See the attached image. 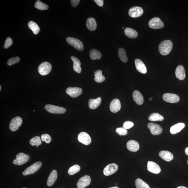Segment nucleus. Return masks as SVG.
<instances>
[{
  "label": "nucleus",
  "mask_w": 188,
  "mask_h": 188,
  "mask_svg": "<svg viewBox=\"0 0 188 188\" xmlns=\"http://www.w3.org/2000/svg\"><path fill=\"white\" fill-rule=\"evenodd\" d=\"M152 98H153V97H151V98H150V99H149V101H152Z\"/></svg>",
  "instance_id": "48"
},
{
  "label": "nucleus",
  "mask_w": 188,
  "mask_h": 188,
  "mask_svg": "<svg viewBox=\"0 0 188 188\" xmlns=\"http://www.w3.org/2000/svg\"><path fill=\"white\" fill-rule=\"evenodd\" d=\"M41 139L42 141H44L46 143H49L52 140V138L49 134H44L41 136Z\"/></svg>",
  "instance_id": "39"
},
{
  "label": "nucleus",
  "mask_w": 188,
  "mask_h": 188,
  "mask_svg": "<svg viewBox=\"0 0 188 188\" xmlns=\"http://www.w3.org/2000/svg\"><path fill=\"white\" fill-rule=\"evenodd\" d=\"M116 131L120 136H125L128 134L127 130L122 127L117 128Z\"/></svg>",
  "instance_id": "40"
},
{
  "label": "nucleus",
  "mask_w": 188,
  "mask_h": 188,
  "mask_svg": "<svg viewBox=\"0 0 188 188\" xmlns=\"http://www.w3.org/2000/svg\"><path fill=\"white\" fill-rule=\"evenodd\" d=\"M70 2L72 6L73 7H76L78 5L80 1L79 0H71Z\"/></svg>",
  "instance_id": "43"
},
{
  "label": "nucleus",
  "mask_w": 188,
  "mask_h": 188,
  "mask_svg": "<svg viewBox=\"0 0 188 188\" xmlns=\"http://www.w3.org/2000/svg\"><path fill=\"white\" fill-rule=\"evenodd\" d=\"M1 86H0V90L1 91Z\"/></svg>",
  "instance_id": "49"
},
{
  "label": "nucleus",
  "mask_w": 188,
  "mask_h": 188,
  "mask_svg": "<svg viewBox=\"0 0 188 188\" xmlns=\"http://www.w3.org/2000/svg\"><path fill=\"white\" fill-rule=\"evenodd\" d=\"M173 47V43L169 40L163 41L159 44V50L163 56H166L171 52Z\"/></svg>",
  "instance_id": "1"
},
{
  "label": "nucleus",
  "mask_w": 188,
  "mask_h": 188,
  "mask_svg": "<svg viewBox=\"0 0 188 188\" xmlns=\"http://www.w3.org/2000/svg\"><path fill=\"white\" fill-rule=\"evenodd\" d=\"M108 188H119V187L117 186H115V187H109Z\"/></svg>",
  "instance_id": "47"
},
{
  "label": "nucleus",
  "mask_w": 188,
  "mask_h": 188,
  "mask_svg": "<svg viewBox=\"0 0 188 188\" xmlns=\"http://www.w3.org/2000/svg\"><path fill=\"white\" fill-rule=\"evenodd\" d=\"M135 185L137 188H150L146 183L140 178L137 179Z\"/></svg>",
  "instance_id": "35"
},
{
  "label": "nucleus",
  "mask_w": 188,
  "mask_h": 188,
  "mask_svg": "<svg viewBox=\"0 0 188 188\" xmlns=\"http://www.w3.org/2000/svg\"><path fill=\"white\" fill-rule=\"evenodd\" d=\"M91 182V178L89 176L85 175L79 180L77 183V188H85L88 186Z\"/></svg>",
  "instance_id": "12"
},
{
  "label": "nucleus",
  "mask_w": 188,
  "mask_h": 188,
  "mask_svg": "<svg viewBox=\"0 0 188 188\" xmlns=\"http://www.w3.org/2000/svg\"><path fill=\"white\" fill-rule=\"evenodd\" d=\"M66 92L70 96L75 98L80 96L82 93V90L79 88L69 87L66 90Z\"/></svg>",
  "instance_id": "10"
},
{
  "label": "nucleus",
  "mask_w": 188,
  "mask_h": 188,
  "mask_svg": "<svg viewBox=\"0 0 188 188\" xmlns=\"http://www.w3.org/2000/svg\"><path fill=\"white\" fill-rule=\"evenodd\" d=\"M66 41L70 45L74 47L76 49L82 51L84 49L82 42L78 39L75 38L68 37L66 39Z\"/></svg>",
  "instance_id": "4"
},
{
  "label": "nucleus",
  "mask_w": 188,
  "mask_h": 188,
  "mask_svg": "<svg viewBox=\"0 0 188 188\" xmlns=\"http://www.w3.org/2000/svg\"><path fill=\"white\" fill-rule=\"evenodd\" d=\"M30 144L33 146H39L42 144L40 137L39 136H36L33 138L30 141Z\"/></svg>",
  "instance_id": "37"
},
{
  "label": "nucleus",
  "mask_w": 188,
  "mask_h": 188,
  "mask_svg": "<svg viewBox=\"0 0 188 188\" xmlns=\"http://www.w3.org/2000/svg\"><path fill=\"white\" fill-rule=\"evenodd\" d=\"M147 169L148 171L155 174L160 173L161 171L160 166L156 163L151 161H148Z\"/></svg>",
  "instance_id": "16"
},
{
  "label": "nucleus",
  "mask_w": 188,
  "mask_h": 188,
  "mask_svg": "<svg viewBox=\"0 0 188 188\" xmlns=\"http://www.w3.org/2000/svg\"><path fill=\"white\" fill-rule=\"evenodd\" d=\"M159 155L161 159L167 162H170L173 160L174 156L171 152L167 150H162L159 152Z\"/></svg>",
  "instance_id": "20"
},
{
  "label": "nucleus",
  "mask_w": 188,
  "mask_h": 188,
  "mask_svg": "<svg viewBox=\"0 0 188 188\" xmlns=\"http://www.w3.org/2000/svg\"><path fill=\"white\" fill-rule=\"evenodd\" d=\"M121 104L119 99H115L112 100L110 105V111L113 113H116L120 110Z\"/></svg>",
  "instance_id": "17"
},
{
  "label": "nucleus",
  "mask_w": 188,
  "mask_h": 188,
  "mask_svg": "<svg viewBox=\"0 0 188 188\" xmlns=\"http://www.w3.org/2000/svg\"><path fill=\"white\" fill-rule=\"evenodd\" d=\"M185 153L186 155L188 156V147L186 148L185 150Z\"/></svg>",
  "instance_id": "45"
},
{
  "label": "nucleus",
  "mask_w": 188,
  "mask_h": 188,
  "mask_svg": "<svg viewBox=\"0 0 188 188\" xmlns=\"http://www.w3.org/2000/svg\"><path fill=\"white\" fill-rule=\"evenodd\" d=\"M23 123V120L20 117L17 116L13 119L10 124L9 128L13 131H16L19 129Z\"/></svg>",
  "instance_id": "7"
},
{
  "label": "nucleus",
  "mask_w": 188,
  "mask_h": 188,
  "mask_svg": "<svg viewBox=\"0 0 188 188\" xmlns=\"http://www.w3.org/2000/svg\"><path fill=\"white\" fill-rule=\"evenodd\" d=\"M81 167L79 165H75L69 168L68 174L70 175H73L80 171Z\"/></svg>",
  "instance_id": "36"
},
{
  "label": "nucleus",
  "mask_w": 188,
  "mask_h": 188,
  "mask_svg": "<svg viewBox=\"0 0 188 188\" xmlns=\"http://www.w3.org/2000/svg\"><path fill=\"white\" fill-rule=\"evenodd\" d=\"M72 60L73 62V69L75 72L80 73L81 72V63L80 60L76 57L74 56L71 57Z\"/></svg>",
  "instance_id": "26"
},
{
  "label": "nucleus",
  "mask_w": 188,
  "mask_h": 188,
  "mask_svg": "<svg viewBox=\"0 0 188 188\" xmlns=\"http://www.w3.org/2000/svg\"><path fill=\"white\" fill-rule=\"evenodd\" d=\"M135 64L137 70L139 72L143 74L147 72V68L143 62L139 59H136L135 60Z\"/></svg>",
  "instance_id": "18"
},
{
  "label": "nucleus",
  "mask_w": 188,
  "mask_h": 188,
  "mask_svg": "<svg viewBox=\"0 0 188 188\" xmlns=\"http://www.w3.org/2000/svg\"><path fill=\"white\" fill-rule=\"evenodd\" d=\"M133 98L138 105H141L143 103V97L142 94L137 90H135L133 93Z\"/></svg>",
  "instance_id": "22"
},
{
  "label": "nucleus",
  "mask_w": 188,
  "mask_h": 188,
  "mask_svg": "<svg viewBox=\"0 0 188 188\" xmlns=\"http://www.w3.org/2000/svg\"><path fill=\"white\" fill-rule=\"evenodd\" d=\"M164 117L158 113H153L150 115L149 119L151 121H162L163 120Z\"/></svg>",
  "instance_id": "33"
},
{
  "label": "nucleus",
  "mask_w": 188,
  "mask_h": 188,
  "mask_svg": "<svg viewBox=\"0 0 188 188\" xmlns=\"http://www.w3.org/2000/svg\"><path fill=\"white\" fill-rule=\"evenodd\" d=\"M149 25L150 28L153 29H158L163 28L164 24L160 18L156 17L150 20Z\"/></svg>",
  "instance_id": "8"
},
{
  "label": "nucleus",
  "mask_w": 188,
  "mask_h": 188,
  "mask_svg": "<svg viewBox=\"0 0 188 188\" xmlns=\"http://www.w3.org/2000/svg\"><path fill=\"white\" fill-rule=\"evenodd\" d=\"M127 149L132 152L137 151L139 149V145L137 141L134 140H130L127 144Z\"/></svg>",
  "instance_id": "19"
},
{
  "label": "nucleus",
  "mask_w": 188,
  "mask_h": 188,
  "mask_svg": "<svg viewBox=\"0 0 188 188\" xmlns=\"http://www.w3.org/2000/svg\"><path fill=\"white\" fill-rule=\"evenodd\" d=\"M78 140L79 142L86 145H89L91 143V139L90 136L85 132H82L79 134Z\"/></svg>",
  "instance_id": "15"
},
{
  "label": "nucleus",
  "mask_w": 188,
  "mask_h": 188,
  "mask_svg": "<svg viewBox=\"0 0 188 188\" xmlns=\"http://www.w3.org/2000/svg\"><path fill=\"white\" fill-rule=\"evenodd\" d=\"M94 2L99 6L102 7L103 5V0H94Z\"/></svg>",
  "instance_id": "44"
},
{
  "label": "nucleus",
  "mask_w": 188,
  "mask_h": 188,
  "mask_svg": "<svg viewBox=\"0 0 188 188\" xmlns=\"http://www.w3.org/2000/svg\"><path fill=\"white\" fill-rule=\"evenodd\" d=\"M143 11L142 8L138 6H134L130 8L129 14L130 17L136 18L140 17L143 14Z\"/></svg>",
  "instance_id": "14"
},
{
  "label": "nucleus",
  "mask_w": 188,
  "mask_h": 188,
  "mask_svg": "<svg viewBox=\"0 0 188 188\" xmlns=\"http://www.w3.org/2000/svg\"><path fill=\"white\" fill-rule=\"evenodd\" d=\"M163 100L167 102L175 103L180 101V97L175 94L170 93L165 94L163 96Z\"/></svg>",
  "instance_id": "9"
},
{
  "label": "nucleus",
  "mask_w": 188,
  "mask_h": 188,
  "mask_svg": "<svg viewBox=\"0 0 188 188\" xmlns=\"http://www.w3.org/2000/svg\"><path fill=\"white\" fill-rule=\"evenodd\" d=\"M185 125L183 123H179L172 126L170 129V132L172 134H176L180 132L183 128Z\"/></svg>",
  "instance_id": "24"
},
{
  "label": "nucleus",
  "mask_w": 188,
  "mask_h": 188,
  "mask_svg": "<svg viewBox=\"0 0 188 188\" xmlns=\"http://www.w3.org/2000/svg\"><path fill=\"white\" fill-rule=\"evenodd\" d=\"M57 170H54L51 172L47 181V185L51 186L54 184L57 180Z\"/></svg>",
  "instance_id": "25"
},
{
  "label": "nucleus",
  "mask_w": 188,
  "mask_h": 188,
  "mask_svg": "<svg viewBox=\"0 0 188 188\" xmlns=\"http://www.w3.org/2000/svg\"><path fill=\"white\" fill-rule=\"evenodd\" d=\"M134 126V123L131 121H127L123 123V128L126 129H130Z\"/></svg>",
  "instance_id": "42"
},
{
  "label": "nucleus",
  "mask_w": 188,
  "mask_h": 188,
  "mask_svg": "<svg viewBox=\"0 0 188 188\" xmlns=\"http://www.w3.org/2000/svg\"><path fill=\"white\" fill-rule=\"evenodd\" d=\"M86 26L88 29L91 31L96 30L97 28V24L95 20L92 17L88 18L86 22Z\"/></svg>",
  "instance_id": "27"
},
{
  "label": "nucleus",
  "mask_w": 188,
  "mask_h": 188,
  "mask_svg": "<svg viewBox=\"0 0 188 188\" xmlns=\"http://www.w3.org/2000/svg\"><path fill=\"white\" fill-rule=\"evenodd\" d=\"M45 109L47 111L52 114H63L66 112L65 108L54 105L48 104L45 106Z\"/></svg>",
  "instance_id": "3"
},
{
  "label": "nucleus",
  "mask_w": 188,
  "mask_h": 188,
  "mask_svg": "<svg viewBox=\"0 0 188 188\" xmlns=\"http://www.w3.org/2000/svg\"><path fill=\"white\" fill-rule=\"evenodd\" d=\"M28 26L35 35L38 34L40 30V28L38 25L34 21H30L29 22Z\"/></svg>",
  "instance_id": "29"
},
{
  "label": "nucleus",
  "mask_w": 188,
  "mask_h": 188,
  "mask_svg": "<svg viewBox=\"0 0 188 188\" xmlns=\"http://www.w3.org/2000/svg\"><path fill=\"white\" fill-rule=\"evenodd\" d=\"M148 127L150 130V132L154 135H158L162 133L163 129L160 125L153 123L148 124Z\"/></svg>",
  "instance_id": "11"
},
{
  "label": "nucleus",
  "mask_w": 188,
  "mask_h": 188,
  "mask_svg": "<svg viewBox=\"0 0 188 188\" xmlns=\"http://www.w3.org/2000/svg\"><path fill=\"white\" fill-rule=\"evenodd\" d=\"M118 169V165L116 164H110L105 168L103 172L105 176H109L115 173Z\"/></svg>",
  "instance_id": "13"
},
{
  "label": "nucleus",
  "mask_w": 188,
  "mask_h": 188,
  "mask_svg": "<svg viewBox=\"0 0 188 188\" xmlns=\"http://www.w3.org/2000/svg\"><path fill=\"white\" fill-rule=\"evenodd\" d=\"M177 188H187L185 186H179L177 187Z\"/></svg>",
  "instance_id": "46"
},
{
  "label": "nucleus",
  "mask_w": 188,
  "mask_h": 188,
  "mask_svg": "<svg viewBox=\"0 0 188 188\" xmlns=\"http://www.w3.org/2000/svg\"><path fill=\"white\" fill-rule=\"evenodd\" d=\"M94 80L97 83H102L105 80V77L102 75V72L100 70H97L94 72Z\"/></svg>",
  "instance_id": "30"
},
{
  "label": "nucleus",
  "mask_w": 188,
  "mask_h": 188,
  "mask_svg": "<svg viewBox=\"0 0 188 188\" xmlns=\"http://www.w3.org/2000/svg\"><path fill=\"white\" fill-rule=\"evenodd\" d=\"M42 166V163L41 162H37L28 167L24 171L22 174L24 176L34 174Z\"/></svg>",
  "instance_id": "5"
},
{
  "label": "nucleus",
  "mask_w": 188,
  "mask_h": 188,
  "mask_svg": "<svg viewBox=\"0 0 188 188\" xmlns=\"http://www.w3.org/2000/svg\"><path fill=\"white\" fill-rule=\"evenodd\" d=\"M176 76L179 80H183L185 78L186 75L184 67L182 65H179L177 67L176 72Z\"/></svg>",
  "instance_id": "21"
},
{
  "label": "nucleus",
  "mask_w": 188,
  "mask_h": 188,
  "mask_svg": "<svg viewBox=\"0 0 188 188\" xmlns=\"http://www.w3.org/2000/svg\"><path fill=\"white\" fill-rule=\"evenodd\" d=\"M119 57L121 61L127 63L128 60V57L125 50L123 48H119Z\"/></svg>",
  "instance_id": "32"
},
{
  "label": "nucleus",
  "mask_w": 188,
  "mask_h": 188,
  "mask_svg": "<svg viewBox=\"0 0 188 188\" xmlns=\"http://www.w3.org/2000/svg\"><path fill=\"white\" fill-rule=\"evenodd\" d=\"M126 36L130 39H135L138 36V33L135 30L130 28H127L125 30Z\"/></svg>",
  "instance_id": "28"
},
{
  "label": "nucleus",
  "mask_w": 188,
  "mask_h": 188,
  "mask_svg": "<svg viewBox=\"0 0 188 188\" xmlns=\"http://www.w3.org/2000/svg\"><path fill=\"white\" fill-rule=\"evenodd\" d=\"M20 57H13L8 60L7 62V64L8 66H12L14 64L18 63L20 61Z\"/></svg>",
  "instance_id": "38"
},
{
  "label": "nucleus",
  "mask_w": 188,
  "mask_h": 188,
  "mask_svg": "<svg viewBox=\"0 0 188 188\" xmlns=\"http://www.w3.org/2000/svg\"><path fill=\"white\" fill-rule=\"evenodd\" d=\"M12 44L13 40L10 37H8L6 39L4 47L5 49H7L12 45Z\"/></svg>",
  "instance_id": "41"
},
{
  "label": "nucleus",
  "mask_w": 188,
  "mask_h": 188,
  "mask_svg": "<svg viewBox=\"0 0 188 188\" xmlns=\"http://www.w3.org/2000/svg\"><path fill=\"white\" fill-rule=\"evenodd\" d=\"M26 188V187H23V188Z\"/></svg>",
  "instance_id": "51"
},
{
  "label": "nucleus",
  "mask_w": 188,
  "mask_h": 188,
  "mask_svg": "<svg viewBox=\"0 0 188 188\" xmlns=\"http://www.w3.org/2000/svg\"><path fill=\"white\" fill-rule=\"evenodd\" d=\"M101 98L99 97L96 99H90L88 101V106L91 109H95L100 105Z\"/></svg>",
  "instance_id": "23"
},
{
  "label": "nucleus",
  "mask_w": 188,
  "mask_h": 188,
  "mask_svg": "<svg viewBox=\"0 0 188 188\" xmlns=\"http://www.w3.org/2000/svg\"><path fill=\"white\" fill-rule=\"evenodd\" d=\"M52 65L47 62H44L39 65V74L43 76H45L49 74L52 70Z\"/></svg>",
  "instance_id": "6"
},
{
  "label": "nucleus",
  "mask_w": 188,
  "mask_h": 188,
  "mask_svg": "<svg viewBox=\"0 0 188 188\" xmlns=\"http://www.w3.org/2000/svg\"><path fill=\"white\" fill-rule=\"evenodd\" d=\"M187 163H188V160L187 161Z\"/></svg>",
  "instance_id": "50"
},
{
  "label": "nucleus",
  "mask_w": 188,
  "mask_h": 188,
  "mask_svg": "<svg viewBox=\"0 0 188 188\" xmlns=\"http://www.w3.org/2000/svg\"><path fill=\"white\" fill-rule=\"evenodd\" d=\"M30 160V156L23 153H20L16 156V158L13 161V163L15 165H21L28 162Z\"/></svg>",
  "instance_id": "2"
},
{
  "label": "nucleus",
  "mask_w": 188,
  "mask_h": 188,
  "mask_svg": "<svg viewBox=\"0 0 188 188\" xmlns=\"http://www.w3.org/2000/svg\"><path fill=\"white\" fill-rule=\"evenodd\" d=\"M90 57L92 60H95L97 59L99 60L101 58L102 54L100 51L94 49L90 51Z\"/></svg>",
  "instance_id": "31"
},
{
  "label": "nucleus",
  "mask_w": 188,
  "mask_h": 188,
  "mask_svg": "<svg viewBox=\"0 0 188 188\" xmlns=\"http://www.w3.org/2000/svg\"><path fill=\"white\" fill-rule=\"evenodd\" d=\"M35 8L41 10H47L49 7L45 3L39 0H38L35 4Z\"/></svg>",
  "instance_id": "34"
}]
</instances>
